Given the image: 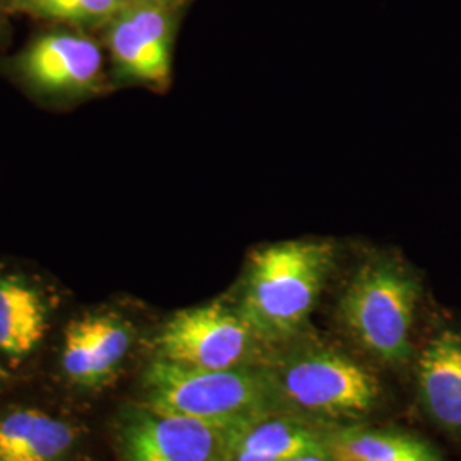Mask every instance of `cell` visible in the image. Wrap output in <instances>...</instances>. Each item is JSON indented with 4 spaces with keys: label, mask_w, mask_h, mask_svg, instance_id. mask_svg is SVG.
<instances>
[{
    "label": "cell",
    "mask_w": 461,
    "mask_h": 461,
    "mask_svg": "<svg viewBox=\"0 0 461 461\" xmlns=\"http://www.w3.org/2000/svg\"><path fill=\"white\" fill-rule=\"evenodd\" d=\"M333 262L329 241H284L251 257L236 306L267 346L303 337Z\"/></svg>",
    "instance_id": "obj_1"
},
{
    "label": "cell",
    "mask_w": 461,
    "mask_h": 461,
    "mask_svg": "<svg viewBox=\"0 0 461 461\" xmlns=\"http://www.w3.org/2000/svg\"><path fill=\"white\" fill-rule=\"evenodd\" d=\"M142 396L156 411L228 428L293 412L265 366L212 371L154 357L142 375Z\"/></svg>",
    "instance_id": "obj_2"
},
{
    "label": "cell",
    "mask_w": 461,
    "mask_h": 461,
    "mask_svg": "<svg viewBox=\"0 0 461 461\" xmlns=\"http://www.w3.org/2000/svg\"><path fill=\"white\" fill-rule=\"evenodd\" d=\"M264 366L293 412L329 424H359L381 400L378 378L363 364L301 337L276 347Z\"/></svg>",
    "instance_id": "obj_3"
},
{
    "label": "cell",
    "mask_w": 461,
    "mask_h": 461,
    "mask_svg": "<svg viewBox=\"0 0 461 461\" xmlns=\"http://www.w3.org/2000/svg\"><path fill=\"white\" fill-rule=\"evenodd\" d=\"M419 297V280L405 265L393 258H375L347 284L339 314L366 352L381 363L402 366L412 357Z\"/></svg>",
    "instance_id": "obj_4"
},
{
    "label": "cell",
    "mask_w": 461,
    "mask_h": 461,
    "mask_svg": "<svg viewBox=\"0 0 461 461\" xmlns=\"http://www.w3.org/2000/svg\"><path fill=\"white\" fill-rule=\"evenodd\" d=\"M272 350L224 301L173 314L154 339L156 359L212 371L264 366Z\"/></svg>",
    "instance_id": "obj_5"
},
{
    "label": "cell",
    "mask_w": 461,
    "mask_h": 461,
    "mask_svg": "<svg viewBox=\"0 0 461 461\" xmlns=\"http://www.w3.org/2000/svg\"><path fill=\"white\" fill-rule=\"evenodd\" d=\"M120 461H230L234 428L161 412L146 403L127 407L115 430Z\"/></svg>",
    "instance_id": "obj_6"
},
{
    "label": "cell",
    "mask_w": 461,
    "mask_h": 461,
    "mask_svg": "<svg viewBox=\"0 0 461 461\" xmlns=\"http://www.w3.org/2000/svg\"><path fill=\"white\" fill-rule=\"evenodd\" d=\"M175 21L169 7L133 0L108 23V47L118 76L165 86L171 74Z\"/></svg>",
    "instance_id": "obj_7"
},
{
    "label": "cell",
    "mask_w": 461,
    "mask_h": 461,
    "mask_svg": "<svg viewBox=\"0 0 461 461\" xmlns=\"http://www.w3.org/2000/svg\"><path fill=\"white\" fill-rule=\"evenodd\" d=\"M17 66L28 83L49 95L95 91L103 77L98 43L81 34L40 36L21 55Z\"/></svg>",
    "instance_id": "obj_8"
},
{
    "label": "cell",
    "mask_w": 461,
    "mask_h": 461,
    "mask_svg": "<svg viewBox=\"0 0 461 461\" xmlns=\"http://www.w3.org/2000/svg\"><path fill=\"white\" fill-rule=\"evenodd\" d=\"M131 325L115 314H87L66 330L62 367L81 386H101L115 376L132 344Z\"/></svg>",
    "instance_id": "obj_9"
},
{
    "label": "cell",
    "mask_w": 461,
    "mask_h": 461,
    "mask_svg": "<svg viewBox=\"0 0 461 461\" xmlns=\"http://www.w3.org/2000/svg\"><path fill=\"white\" fill-rule=\"evenodd\" d=\"M417 386L429 417L461 439V331L443 330L429 340L419 356Z\"/></svg>",
    "instance_id": "obj_10"
},
{
    "label": "cell",
    "mask_w": 461,
    "mask_h": 461,
    "mask_svg": "<svg viewBox=\"0 0 461 461\" xmlns=\"http://www.w3.org/2000/svg\"><path fill=\"white\" fill-rule=\"evenodd\" d=\"M335 424L297 412L270 413L234 428V447L285 461L306 455H330Z\"/></svg>",
    "instance_id": "obj_11"
},
{
    "label": "cell",
    "mask_w": 461,
    "mask_h": 461,
    "mask_svg": "<svg viewBox=\"0 0 461 461\" xmlns=\"http://www.w3.org/2000/svg\"><path fill=\"white\" fill-rule=\"evenodd\" d=\"M77 430L38 411H14L0 417V461H64Z\"/></svg>",
    "instance_id": "obj_12"
},
{
    "label": "cell",
    "mask_w": 461,
    "mask_h": 461,
    "mask_svg": "<svg viewBox=\"0 0 461 461\" xmlns=\"http://www.w3.org/2000/svg\"><path fill=\"white\" fill-rule=\"evenodd\" d=\"M329 453L339 461H449L426 439L395 429L335 426Z\"/></svg>",
    "instance_id": "obj_13"
},
{
    "label": "cell",
    "mask_w": 461,
    "mask_h": 461,
    "mask_svg": "<svg viewBox=\"0 0 461 461\" xmlns=\"http://www.w3.org/2000/svg\"><path fill=\"white\" fill-rule=\"evenodd\" d=\"M47 331V306L28 282L0 277V352L9 357L32 354Z\"/></svg>",
    "instance_id": "obj_14"
},
{
    "label": "cell",
    "mask_w": 461,
    "mask_h": 461,
    "mask_svg": "<svg viewBox=\"0 0 461 461\" xmlns=\"http://www.w3.org/2000/svg\"><path fill=\"white\" fill-rule=\"evenodd\" d=\"M133 0H16L21 13L72 24L110 23Z\"/></svg>",
    "instance_id": "obj_15"
},
{
    "label": "cell",
    "mask_w": 461,
    "mask_h": 461,
    "mask_svg": "<svg viewBox=\"0 0 461 461\" xmlns=\"http://www.w3.org/2000/svg\"><path fill=\"white\" fill-rule=\"evenodd\" d=\"M230 461H279L274 460V458H268L264 455H257V453H251V451H245V449H238L234 447V453H232V458Z\"/></svg>",
    "instance_id": "obj_16"
},
{
    "label": "cell",
    "mask_w": 461,
    "mask_h": 461,
    "mask_svg": "<svg viewBox=\"0 0 461 461\" xmlns=\"http://www.w3.org/2000/svg\"><path fill=\"white\" fill-rule=\"evenodd\" d=\"M285 461H339L335 460L331 455H306V456H297Z\"/></svg>",
    "instance_id": "obj_17"
},
{
    "label": "cell",
    "mask_w": 461,
    "mask_h": 461,
    "mask_svg": "<svg viewBox=\"0 0 461 461\" xmlns=\"http://www.w3.org/2000/svg\"><path fill=\"white\" fill-rule=\"evenodd\" d=\"M142 2L158 4V5H166V7H169V5H175V4H178V2H182V0H142Z\"/></svg>",
    "instance_id": "obj_18"
},
{
    "label": "cell",
    "mask_w": 461,
    "mask_h": 461,
    "mask_svg": "<svg viewBox=\"0 0 461 461\" xmlns=\"http://www.w3.org/2000/svg\"><path fill=\"white\" fill-rule=\"evenodd\" d=\"M7 378H9V375H7V371H5V369L2 367V364H0V384H2V383H5Z\"/></svg>",
    "instance_id": "obj_19"
}]
</instances>
